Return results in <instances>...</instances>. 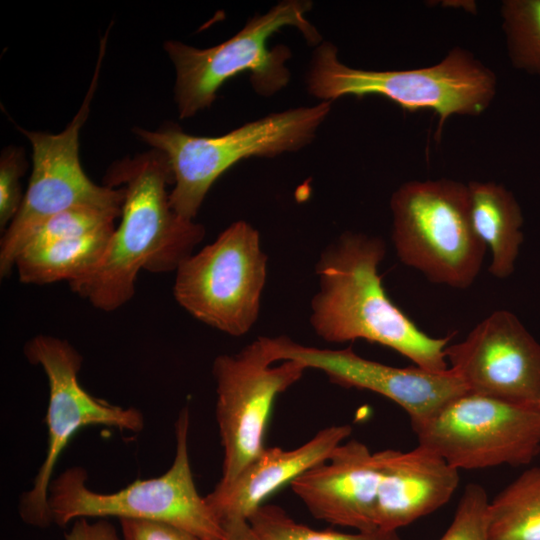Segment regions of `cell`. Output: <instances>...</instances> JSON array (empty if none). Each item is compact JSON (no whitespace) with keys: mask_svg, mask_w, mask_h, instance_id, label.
I'll return each mask as SVG.
<instances>
[{"mask_svg":"<svg viewBox=\"0 0 540 540\" xmlns=\"http://www.w3.org/2000/svg\"><path fill=\"white\" fill-rule=\"evenodd\" d=\"M467 187L474 231L491 251L489 272L494 277L506 278L514 270L523 241L520 206L501 184L470 181Z\"/></svg>","mask_w":540,"mask_h":540,"instance_id":"cell-18","label":"cell"},{"mask_svg":"<svg viewBox=\"0 0 540 540\" xmlns=\"http://www.w3.org/2000/svg\"><path fill=\"white\" fill-rule=\"evenodd\" d=\"M445 355L468 391L538 408L540 344L511 312L494 311Z\"/></svg>","mask_w":540,"mask_h":540,"instance_id":"cell-14","label":"cell"},{"mask_svg":"<svg viewBox=\"0 0 540 540\" xmlns=\"http://www.w3.org/2000/svg\"><path fill=\"white\" fill-rule=\"evenodd\" d=\"M380 476L379 452L371 453L364 443L352 439L337 446L325 461L294 479L290 486L315 518L372 531L377 529Z\"/></svg>","mask_w":540,"mask_h":540,"instance_id":"cell-15","label":"cell"},{"mask_svg":"<svg viewBox=\"0 0 540 540\" xmlns=\"http://www.w3.org/2000/svg\"><path fill=\"white\" fill-rule=\"evenodd\" d=\"M311 6L309 1H283L249 20L230 39L207 49L166 42L164 48L176 69L175 101L180 118L210 107L218 89L244 71L250 73L253 88L261 95L285 87L290 79L285 63L291 52L284 45L269 49L268 41L283 27L293 26L309 43H318L320 34L306 18Z\"/></svg>","mask_w":540,"mask_h":540,"instance_id":"cell-6","label":"cell"},{"mask_svg":"<svg viewBox=\"0 0 540 540\" xmlns=\"http://www.w3.org/2000/svg\"><path fill=\"white\" fill-rule=\"evenodd\" d=\"M538 409L540 410V404H539V406H538Z\"/></svg>","mask_w":540,"mask_h":540,"instance_id":"cell-29","label":"cell"},{"mask_svg":"<svg viewBox=\"0 0 540 540\" xmlns=\"http://www.w3.org/2000/svg\"><path fill=\"white\" fill-rule=\"evenodd\" d=\"M221 526L224 530L223 540H264L245 518L227 520Z\"/></svg>","mask_w":540,"mask_h":540,"instance_id":"cell-28","label":"cell"},{"mask_svg":"<svg viewBox=\"0 0 540 540\" xmlns=\"http://www.w3.org/2000/svg\"><path fill=\"white\" fill-rule=\"evenodd\" d=\"M309 92L321 102L351 95H380L408 112L433 111L439 119L436 139L453 115L478 116L492 103L497 80L471 52L455 47L438 63L407 70H364L342 63L334 44L313 54Z\"/></svg>","mask_w":540,"mask_h":540,"instance_id":"cell-3","label":"cell"},{"mask_svg":"<svg viewBox=\"0 0 540 540\" xmlns=\"http://www.w3.org/2000/svg\"><path fill=\"white\" fill-rule=\"evenodd\" d=\"M397 256L434 283L464 289L480 272L486 246L470 217L467 184L408 181L391 196Z\"/></svg>","mask_w":540,"mask_h":540,"instance_id":"cell-7","label":"cell"},{"mask_svg":"<svg viewBox=\"0 0 540 540\" xmlns=\"http://www.w3.org/2000/svg\"><path fill=\"white\" fill-rule=\"evenodd\" d=\"M122 540H203L197 535L170 523L144 520L119 519Z\"/></svg>","mask_w":540,"mask_h":540,"instance_id":"cell-26","label":"cell"},{"mask_svg":"<svg viewBox=\"0 0 540 540\" xmlns=\"http://www.w3.org/2000/svg\"><path fill=\"white\" fill-rule=\"evenodd\" d=\"M172 183L169 162L155 149L110 168L105 185L124 190L121 220L98 267L69 283L74 293L98 310L115 311L134 296L140 271H176L194 253L205 228L174 211L167 191Z\"/></svg>","mask_w":540,"mask_h":540,"instance_id":"cell-1","label":"cell"},{"mask_svg":"<svg viewBox=\"0 0 540 540\" xmlns=\"http://www.w3.org/2000/svg\"><path fill=\"white\" fill-rule=\"evenodd\" d=\"M487 494L479 484H468L453 520L440 540H487L485 519Z\"/></svg>","mask_w":540,"mask_h":540,"instance_id":"cell-24","label":"cell"},{"mask_svg":"<svg viewBox=\"0 0 540 540\" xmlns=\"http://www.w3.org/2000/svg\"><path fill=\"white\" fill-rule=\"evenodd\" d=\"M274 363L265 337H258L236 354L219 355L213 362L216 419L224 450L219 484L231 482L265 448L276 398L306 370L294 360Z\"/></svg>","mask_w":540,"mask_h":540,"instance_id":"cell-12","label":"cell"},{"mask_svg":"<svg viewBox=\"0 0 540 540\" xmlns=\"http://www.w3.org/2000/svg\"><path fill=\"white\" fill-rule=\"evenodd\" d=\"M64 537L65 540H122L115 526L106 518H98L94 522L78 518Z\"/></svg>","mask_w":540,"mask_h":540,"instance_id":"cell-27","label":"cell"},{"mask_svg":"<svg viewBox=\"0 0 540 540\" xmlns=\"http://www.w3.org/2000/svg\"><path fill=\"white\" fill-rule=\"evenodd\" d=\"M275 362L294 360L306 369L324 372L330 382L345 388L378 393L398 404L411 424L423 421L467 388L452 370L432 372L416 367H394L363 358L351 347L333 350L299 344L287 336L266 337Z\"/></svg>","mask_w":540,"mask_h":540,"instance_id":"cell-13","label":"cell"},{"mask_svg":"<svg viewBox=\"0 0 540 540\" xmlns=\"http://www.w3.org/2000/svg\"><path fill=\"white\" fill-rule=\"evenodd\" d=\"M351 432L350 425H333L294 449L265 446L231 482L218 483L206 502L220 525L248 519L272 493L325 461Z\"/></svg>","mask_w":540,"mask_h":540,"instance_id":"cell-17","label":"cell"},{"mask_svg":"<svg viewBox=\"0 0 540 540\" xmlns=\"http://www.w3.org/2000/svg\"><path fill=\"white\" fill-rule=\"evenodd\" d=\"M26 163L21 149L7 148L0 160V227L5 231L17 215L24 198L21 177Z\"/></svg>","mask_w":540,"mask_h":540,"instance_id":"cell-25","label":"cell"},{"mask_svg":"<svg viewBox=\"0 0 540 540\" xmlns=\"http://www.w3.org/2000/svg\"><path fill=\"white\" fill-rule=\"evenodd\" d=\"M175 272L174 298L195 319L236 337L256 323L267 255L259 232L246 221L232 223Z\"/></svg>","mask_w":540,"mask_h":540,"instance_id":"cell-8","label":"cell"},{"mask_svg":"<svg viewBox=\"0 0 540 540\" xmlns=\"http://www.w3.org/2000/svg\"><path fill=\"white\" fill-rule=\"evenodd\" d=\"M120 215L121 213L93 207L67 209L52 215L36 226L26 238L21 251L59 240L88 235L114 226L115 220Z\"/></svg>","mask_w":540,"mask_h":540,"instance_id":"cell-23","label":"cell"},{"mask_svg":"<svg viewBox=\"0 0 540 540\" xmlns=\"http://www.w3.org/2000/svg\"><path fill=\"white\" fill-rule=\"evenodd\" d=\"M422 445L456 469L530 463L540 452V410L467 391L411 424Z\"/></svg>","mask_w":540,"mask_h":540,"instance_id":"cell-11","label":"cell"},{"mask_svg":"<svg viewBox=\"0 0 540 540\" xmlns=\"http://www.w3.org/2000/svg\"><path fill=\"white\" fill-rule=\"evenodd\" d=\"M381 476L375 507L376 527L397 531L449 501L459 483L458 469L432 450L379 451Z\"/></svg>","mask_w":540,"mask_h":540,"instance_id":"cell-16","label":"cell"},{"mask_svg":"<svg viewBox=\"0 0 540 540\" xmlns=\"http://www.w3.org/2000/svg\"><path fill=\"white\" fill-rule=\"evenodd\" d=\"M189 409L175 423L176 453L161 476L136 480L114 493L87 485V473L72 467L51 481L48 494L52 522L65 526L78 518L144 519L170 523L203 540H223L224 530L194 483L188 450Z\"/></svg>","mask_w":540,"mask_h":540,"instance_id":"cell-5","label":"cell"},{"mask_svg":"<svg viewBox=\"0 0 540 540\" xmlns=\"http://www.w3.org/2000/svg\"><path fill=\"white\" fill-rule=\"evenodd\" d=\"M24 354L30 363L43 369L48 379V444L32 488L21 495L18 510L26 524L47 528L53 523L48 502L52 474L74 434L89 425L138 433L144 427V418L136 408L110 404L80 385L82 356L68 341L40 334L27 341Z\"/></svg>","mask_w":540,"mask_h":540,"instance_id":"cell-10","label":"cell"},{"mask_svg":"<svg viewBox=\"0 0 540 540\" xmlns=\"http://www.w3.org/2000/svg\"><path fill=\"white\" fill-rule=\"evenodd\" d=\"M331 102L299 107L246 123L215 137L193 136L168 126L135 133L163 153L173 173L170 203L182 218L194 221L215 181L234 164L249 157H273L309 144L326 119Z\"/></svg>","mask_w":540,"mask_h":540,"instance_id":"cell-4","label":"cell"},{"mask_svg":"<svg viewBox=\"0 0 540 540\" xmlns=\"http://www.w3.org/2000/svg\"><path fill=\"white\" fill-rule=\"evenodd\" d=\"M248 520L264 540H400L397 531L379 528L357 533L316 530L296 522L284 509L271 504L257 508Z\"/></svg>","mask_w":540,"mask_h":540,"instance_id":"cell-22","label":"cell"},{"mask_svg":"<svg viewBox=\"0 0 540 540\" xmlns=\"http://www.w3.org/2000/svg\"><path fill=\"white\" fill-rule=\"evenodd\" d=\"M115 225L97 232L24 249L15 261L19 281L47 285L68 284L91 274L102 261Z\"/></svg>","mask_w":540,"mask_h":540,"instance_id":"cell-19","label":"cell"},{"mask_svg":"<svg viewBox=\"0 0 540 540\" xmlns=\"http://www.w3.org/2000/svg\"><path fill=\"white\" fill-rule=\"evenodd\" d=\"M385 253L381 238L350 231L325 248L316 264L313 330L331 343L363 339L386 346L428 371L449 369L445 348L453 334L427 335L393 303L378 274Z\"/></svg>","mask_w":540,"mask_h":540,"instance_id":"cell-2","label":"cell"},{"mask_svg":"<svg viewBox=\"0 0 540 540\" xmlns=\"http://www.w3.org/2000/svg\"><path fill=\"white\" fill-rule=\"evenodd\" d=\"M500 14L512 65L540 78V0H504Z\"/></svg>","mask_w":540,"mask_h":540,"instance_id":"cell-21","label":"cell"},{"mask_svg":"<svg viewBox=\"0 0 540 540\" xmlns=\"http://www.w3.org/2000/svg\"><path fill=\"white\" fill-rule=\"evenodd\" d=\"M106 38L101 41L99 58L85 99L73 120L58 134L19 130L32 146L33 169L22 205L4 231L0 242V276L7 277L31 231L47 218L74 207H93L121 213L124 190L95 184L79 160V134L87 119Z\"/></svg>","mask_w":540,"mask_h":540,"instance_id":"cell-9","label":"cell"},{"mask_svg":"<svg viewBox=\"0 0 540 540\" xmlns=\"http://www.w3.org/2000/svg\"><path fill=\"white\" fill-rule=\"evenodd\" d=\"M485 528L487 540H540V466L488 502Z\"/></svg>","mask_w":540,"mask_h":540,"instance_id":"cell-20","label":"cell"}]
</instances>
